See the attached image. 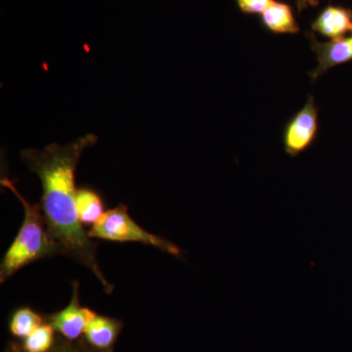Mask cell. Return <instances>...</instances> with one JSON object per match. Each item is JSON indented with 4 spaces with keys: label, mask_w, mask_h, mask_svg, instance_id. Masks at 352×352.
I'll list each match as a JSON object with an SVG mask.
<instances>
[{
    "label": "cell",
    "mask_w": 352,
    "mask_h": 352,
    "mask_svg": "<svg viewBox=\"0 0 352 352\" xmlns=\"http://www.w3.org/2000/svg\"><path fill=\"white\" fill-rule=\"evenodd\" d=\"M320 0H296V6H298V11L302 12L303 9L307 7L316 6Z\"/></svg>",
    "instance_id": "9a60e30c"
},
{
    "label": "cell",
    "mask_w": 352,
    "mask_h": 352,
    "mask_svg": "<svg viewBox=\"0 0 352 352\" xmlns=\"http://www.w3.org/2000/svg\"><path fill=\"white\" fill-rule=\"evenodd\" d=\"M351 32H352V29H351Z\"/></svg>",
    "instance_id": "2e32d148"
},
{
    "label": "cell",
    "mask_w": 352,
    "mask_h": 352,
    "mask_svg": "<svg viewBox=\"0 0 352 352\" xmlns=\"http://www.w3.org/2000/svg\"><path fill=\"white\" fill-rule=\"evenodd\" d=\"M352 29V11L346 7L329 6L321 11L312 30L331 41L344 38Z\"/></svg>",
    "instance_id": "52a82bcc"
},
{
    "label": "cell",
    "mask_w": 352,
    "mask_h": 352,
    "mask_svg": "<svg viewBox=\"0 0 352 352\" xmlns=\"http://www.w3.org/2000/svg\"><path fill=\"white\" fill-rule=\"evenodd\" d=\"M272 1L273 0H237V4L243 13L254 15L263 14Z\"/></svg>",
    "instance_id": "4fadbf2b"
},
{
    "label": "cell",
    "mask_w": 352,
    "mask_h": 352,
    "mask_svg": "<svg viewBox=\"0 0 352 352\" xmlns=\"http://www.w3.org/2000/svg\"><path fill=\"white\" fill-rule=\"evenodd\" d=\"M307 36L310 47L318 60V66L309 74L312 82L333 67L352 61V36L335 39L328 43L317 41L312 34H307Z\"/></svg>",
    "instance_id": "8992f818"
},
{
    "label": "cell",
    "mask_w": 352,
    "mask_h": 352,
    "mask_svg": "<svg viewBox=\"0 0 352 352\" xmlns=\"http://www.w3.org/2000/svg\"><path fill=\"white\" fill-rule=\"evenodd\" d=\"M1 185L15 194L25 210L24 221L19 233L7 250L0 265V282L3 283L27 264L61 254V250L48 234L41 204L32 205L25 200L9 178H2Z\"/></svg>",
    "instance_id": "7a4b0ae2"
},
{
    "label": "cell",
    "mask_w": 352,
    "mask_h": 352,
    "mask_svg": "<svg viewBox=\"0 0 352 352\" xmlns=\"http://www.w3.org/2000/svg\"><path fill=\"white\" fill-rule=\"evenodd\" d=\"M88 235L90 238L112 242H135L152 245L179 259L184 254V250L179 245L163 237L147 232L145 229L139 226L129 214L126 206L122 204L104 212L101 219L88 231Z\"/></svg>",
    "instance_id": "3957f363"
},
{
    "label": "cell",
    "mask_w": 352,
    "mask_h": 352,
    "mask_svg": "<svg viewBox=\"0 0 352 352\" xmlns=\"http://www.w3.org/2000/svg\"><path fill=\"white\" fill-rule=\"evenodd\" d=\"M318 132V109L314 96L309 95L307 103L289 120L284 129L283 144L291 157L300 156L311 147Z\"/></svg>",
    "instance_id": "277c9868"
},
{
    "label": "cell",
    "mask_w": 352,
    "mask_h": 352,
    "mask_svg": "<svg viewBox=\"0 0 352 352\" xmlns=\"http://www.w3.org/2000/svg\"><path fill=\"white\" fill-rule=\"evenodd\" d=\"M261 23L266 30L274 34H296L300 31L291 6L285 2L273 0L261 14Z\"/></svg>",
    "instance_id": "9c48e42d"
},
{
    "label": "cell",
    "mask_w": 352,
    "mask_h": 352,
    "mask_svg": "<svg viewBox=\"0 0 352 352\" xmlns=\"http://www.w3.org/2000/svg\"><path fill=\"white\" fill-rule=\"evenodd\" d=\"M54 329L50 324H43L30 333L24 340L25 352H48L54 344Z\"/></svg>",
    "instance_id": "7c38bea8"
},
{
    "label": "cell",
    "mask_w": 352,
    "mask_h": 352,
    "mask_svg": "<svg viewBox=\"0 0 352 352\" xmlns=\"http://www.w3.org/2000/svg\"><path fill=\"white\" fill-rule=\"evenodd\" d=\"M96 314L87 307H80L78 302V283H74L73 298L66 308L51 315L50 324L56 332L69 340L78 339Z\"/></svg>",
    "instance_id": "5b68a950"
},
{
    "label": "cell",
    "mask_w": 352,
    "mask_h": 352,
    "mask_svg": "<svg viewBox=\"0 0 352 352\" xmlns=\"http://www.w3.org/2000/svg\"><path fill=\"white\" fill-rule=\"evenodd\" d=\"M97 140L95 134L88 133L68 145L53 143L41 150L25 149L21 152V157L41 180L43 196L39 204L51 239L62 254L91 270L110 294L113 287L97 261V245L83 229L76 210V166L85 150Z\"/></svg>",
    "instance_id": "6da1fadb"
},
{
    "label": "cell",
    "mask_w": 352,
    "mask_h": 352,
    "mask_svg": "<svg viewBox=\"0 0 352 352\" xmlns=\"http://www.w3.org/2000/svg\"><path fill=\"white\" fill-rule=\"evenodd\" d=\"M122 329V323L110 317L97 315L88 324L85 335L88 344L106 352L115 344Z\"/></svg>",
    "instance_id": "ba28073f"
},
{
    "label": "cell",
    "mask_w": 352,
    "mask_h": 352,
    "mask_svg": "<svg viewBox=\"0 0 352 352\" xmlns=\"http://www.w3.org/2000/svg\"><path fill=\"white\" fill-rule=\"evenodd\" d=\"M76 210L78 219L83 224L96 223L104 214V206L100 196L89 188H80L76 191Z\"/></svg>",
    "instance_id": "30bf717a"
},
{
    "label": "cell",
    "mask_w": 352,
    "mask_h": 352,
    "mask_svg": "<svg viewBox=\"0 0 352 352\" xmlns=\"http://www.w3.org/2000/svg\"><path fill=\"white\" fill-rule=\"evenodd\" d=\"M53 352H92L83 349L82 347L73 346V344H64L62 346H58Z\"/></svg>",
    "instance_id": "5bb4252c"
},
{
    "label": "cell",
    "mask_w": 352,
    "mask_h": 352,
    "mask_svg": "<svg viewBox=\"0 0 352 352\" xmlns=\"http://www.w3.org/2000/svg\"><path fill=\"white\" fill-rule=\"evenodd\" d=\"M43 319L41 315L30 308H21L14 314L10 321V332L15 337L25 339L39 326L43 325Z\"/></svg>",
    "instance_id": "8fae6325"
}]
</instances>
